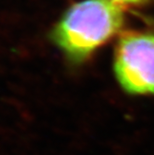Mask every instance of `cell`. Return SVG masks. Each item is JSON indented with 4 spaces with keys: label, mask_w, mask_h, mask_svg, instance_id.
<instances>
[{
    "label": "cell",
    "mask_w": 154,
    "mask_h": 155,
    "mask_svg": "<svg viewBox=\"0 0 154 155\" xmlns=\"http://www.w3.org/2000/svg\"><path fill=\"white\" fill-rule=\"evenodd\" d=\"M114 72L131 94H154V35L138 31L121 34L114 52Z\"/></svg>",
    "instance_id": "2"
},
{
    "label": "cell",
    "mask_w": 154,
    "mask_h": 155,
    "mask_svg": "<svg viewBox=\"0 0 154 155\" xmlns=\"http://www.w3.org/2000/svg\"><path fill=\"white\" fill-rule=\"evenodd\" d=\"M123 20L122 8L109 0H82L62 14L51 39L70 62L82 63L120 30Z\"/></svg>",
    "instance_id": "1"
},
{
    "label": "cell",
    "mask_w": 154,
    "mask_h": 155,
    "mask_svg": "<svg viewBox=\"0 0 154 155\" xmlns=\"http://www.w3.org/2000/svg\"><path fill=\"white\" fill-rule=\"evenodd\" d=\"M109 1L113 2L114 4L120 6H130V5H138L141 4L142 2H144L145 0H109Z\"/></svg>",
    "instance_id": "3"
}]
</instances>
